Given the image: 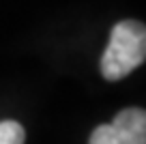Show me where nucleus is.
Segmentation results:
<instances>
[{"instance_id": "nucleus-1", "label": "nucleus", "mask_w": 146, "mask_h": 144, "mask_svg": "<svg viewBox=\"0 0 146 144\" xmlns=\"http://www.w3.org/2000/svg\"><path fill=\"white\" fill-rule=\"evenodd\" d=\"M146 58V28L142 22L125 19L112 28L108 50L101 56V73L116 82L137 69Z\"/></svg>"}, {"instance_id": "nucleus-2", "label": "nucleus", "mask_w": 146, "mask_h": 144, "mask_svg": "<svg viewBox=\"0 0 146 144\" xmlns=\"http://www.w3.org/2000/svg\"><path fill=\"white\" fill-rule=\"evenodd\" d=\"M90 144H146V114L140 108L120 110L114 121L99 125Z\"/></svg>"}, {"instance_id": "nucleus-3", "label": "nucleus", "mask_w": 146, "mask_h": 144, "mask_svg": "<svg viewBox=\"0 0 146 144\" xmlns=\"http://www.w3.org/2000/svg\"><path fill=\"white\" fill-rule=\"evenodd\" d=\"M26 133L17 121H2L0 123V144H24Z\"/></svg>"}]
</instances>
